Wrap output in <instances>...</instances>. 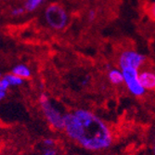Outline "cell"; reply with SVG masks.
Returning <instances> with one entry per match:
<instances>
[{"label": "cell", "instance_id": "cell-1", "mask_svg": "<svg viewBox=\"0 0 155 155\" xmlns=\"http://www.w3.org/2000/svg\"><path fill=\"white\" fill-rule=\"evenodd\" d=\"M65 135L83 149L97 152L108 150L114 142L110 126L87 109H75L64 114Z\"/></svg>", "mask_w": 155, "mask_h": 155}, {"label": "cell", "instance_id": "cell-2", "mask_svg": "<svg viewBox=\"0 0 155 155\" xmlns=\"http://www.w3.org/2000/svg\"><path fill=\"white\" fill-rule=\"evenodd\" d=\"M44 17L47 24L56 31L65 29L69 22V14L66 8L59 3L49 4L45 9Z\"/></svg>", "mask_w": 155, "mask_h": 155}, {"label": "cell", "instance_id": "cell-3", "mask_svg": "<svg viewBox=\"0 0 155 155\" xmlns=\"http://www.w3.org/2000/svg\"><path fill=\"white\" fill-rule=\"evenodd\" d=\"M39 103L46 121L54 130H63L64 114L59 109L56 108L50 101L48 96L46 93H42L39 97Z\"/></svg>", "mask_w": 155, "mask_h": 155}, {"label": "cell", "instance_id": "cell-4", "mask_svg": "<svg viewBox=\"0 0 155 155\" xmlns=\"http://www.w3.org/2000/svg\"><path fill=\"white\" fill-rule=\"evenodd\" d=\"M119 67L123 73L124 84L126 87L129 93L136 97H140L144 96L146 90L141 86L138 78L140 68L131 65H124Z\"/></svg>", "mask_w": 155, "mask_h": 155}, {"label": "cell", "instance_id": "cell-5", "mask_svg": "<svg viewBox=\"0 0 155 155\" xmlns=\"http://www.w3.org/2000/svg\"><path fill=\"white\" fill-rule=\"evenodd\" d=\"M146 62V58L133 49H126L123 51L119 56V66L131 65L138 68H142Z\"/></svg>", "mask_w": 155, "mask_h": 155}, {"label": "cell", "instance_id": "cell-6", "mask_svg": "<svg viewBox=\"0 0 155 155\" xmlns=\"http://www.w3.org/2000/svg\"><path fill=\"white\" fill-rule=\"evenodd\" d=\"M139 82L146 91L155 90V69L143 68L139 71Z\"/></svg>", "mask_w": 155, "mask_h": 155}, {"label": "cell", "instance_id": "cell-7", "mask_svg": "<svg viewBox=\"0 0 155 155\" xmlns=\"http://www.w3.org/2000/svg\"><path fill=\"white\" fill-rule=\"evenodd\" d=\"M107 78L114 86H121L124 84V76L120 69H110L108 71Z\"/></svg>", "mask_w": 155, "mask_h": 155}, {"label": "cell", "instance_id": "cell-8", "mask_svg": "<svg viewBox=\"0 0 155 155\" xmlns=\"http://www.w3.org/2000/svg\"><path fill=\"white\" fill-rule=\"evenodd\" d=\"M12 74L18 75L19 77L22 78L23 80L29 79L32 76V71L31 69L25 64H17L13 67Z\"/></svg>", "mask_w": 155, "mask_h": 155}, {"label": "cell", "instance_id": "cell-9", "mask_svg": "<svg viewBox=\"0 0 155 155\" xmlns=\"http://www.w3.org/2000/svg\"><path fill=\"white\" fill-rule=\"evenodd\" d=\"M46 0H24L23 8L26 12H34L45 3Z\"/></svg>", "mask_w": 155, "mask_h": 155}, {"label": "cell", "instance_id": "cell-10", "mask_svg": "<svg viewBox=\"0 0 155 155\" xmlns=\"http://www.w3.org/2000/svg\"><path fill=\"white\" fill-rule=\"evenodd\" d=\"M4 77L7 79V81L10 84V87H19V86H21V84H23V82H24V80L22 78L19 77L18 75L14 74L12 73L6 74Z\"/></svg>", "mask_w": 155, "mask_h": 155}, {"label": "cell", "instance_id": "cell-11", "mask_svg": "<svg viewBox=\"0 0 155 155\" xmlns=\"http://www.w3.org/2000/svg\"><path fill=\"white\" fill-rule=\"evenodd\" d=\"M26 12L25 8L22 7H16L11 9L10 11V15H12L13 17H20V16H22L23 14Z\"/></svg>", "mask_w": 155, "mask_h": 155}, {"label": "cell", "instance_id": "cell-12", "mask_svg": "<svg viewBox=\"0 0 155 155\" xmlns=\"http://www.w3.org/2000/svg\"><path fill=\"white\" fill-rule=\"evenodd\" d=\"M42 155H60V153L59 150L55 147H51V148H45L43 152H42Z\"/></svg>", "mask_w": 155, "mask_h": 155}, {"label": "cell", "instance_id": "cell-13", "mask_svg": "<svg viewBox=\"0 0 155 155\" xmlns=\"http://www.w3.org/2000/svg\"><path fill=\"white\" fill-rule=\"evenodd\" d=\"M9 87H10V84H8V82L7 81V79L4 76L0 78V90L8 91V89Z\"/></svg>", "mask_w": 155, "mask_h": 155}, {"label": "cell", "instance_id": "cell-14", "mask_svg": "<svg viewBox=\"0 0 155 155\" xmlns=\"http://www.w3.org/2000/svg\"><path fill=\"white\" fill-rule=\"evenodd\" d=\"M43 145L46 148H51L56 146V140L52 137H47L43 140Z\"/></svg>", "mask_w": 155, "mask_h": 155}, {"label": "cell", "instance_id": "cell-15", "mask_svg": "<svg viewBox=\"0 0 155 155\" xmlns=\"http://www.w3.org/2000/svg\"><path fill=\"white\" fill-rule=\"evenodd\" d=\"M148 13H149V16L155 21V0L150 5V7L148 8Z\"/></svg>", "mask_w": 155, "mask_h": 155}, {"label": "cell", "instance_id": "cell-16", "mask_svg": "<svg viewBox=\"0 0 155 155\" xmlns=\"http://www.w3.org/2000/svg\"><path fill=\"white\" fill-rule=\"evenodd\" d=\"M87 17H88L89 21H94V20L96 19V17H97V13H96V11H95L94 9L89 10V12H88V14H87Z\"/></svg>", "mask_w": 155, "mask_h": 155}, {"label": "cell", "instance_id": "cell-17", "mask_svg": "<svg viewBox=\"0 0 155 155\" xmlns=\"http://www.w3.org/2000/svg\"><path fill=\"white\" fill-rule=\"evenodd\" d=\"M7 92H8V91L0 90V101H3L4 98L6 97V96H7Z\"/></svg>", "mask_w": 155, "mask_h": 155}, {"label": "cell", "instance_id": "cell-18", "mask_svg": "<svg viewBox=\"0 0 155 155\" xmlns=\"http://www.w3.org/2000/svg\"><path fill=\"white\" fill-rule=\"evenodd\" d=\"M153 153H154V155H155V145L153 146Z\"/></svg>", "mask_w": 155, "mask_h": 155}, {"label": "cell", "instance_id": "cell-19", "mask_svg": "<svg viewBox=\"0 0 155 155\" xmlns=\"http://www.w3.org/2000/svg\"><path fill=\"white\" fill-rule=\"evenodd\" d=\"M0 78H1V73H0Z\"/></svg>", "mask_w": 155, "mask_h": 155}, {"label": "cell", "instance_id": "cell-20", "mask_svg": "<svg viewBox=\"0 0 155 155\" xmlns=\"http://www.w3.org/2000/svg\"><path fill=\"white\" fill-rule=\"evenodd\" d=\"M68 155H74V154H68Z\"/></svg>", "mask_w": 155, "mask_h": 155}]
</instances>
